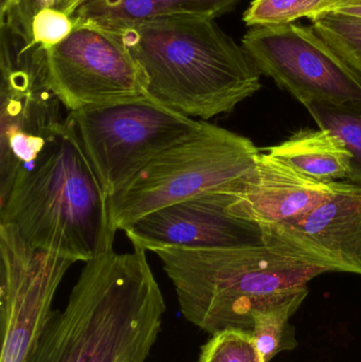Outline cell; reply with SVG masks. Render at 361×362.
Segmentation results:
<instances>
[{
    "label": "cell",
    "instance_id": "6da1fadb",
    "mask_svg": "<svg viewBox=\"0 0 361 362\" xmlns=\"http://www.w3.org/2000/svg\"><path fill=\"white\" fill-rule=\"evenodd\" d=\"M146 252L112 249L86 262L25 362H146L167 310Z\"/></svg>",
    "mask_w": 361,
    "mask_h": 362
},
{
    "label": "cell",
    "instance_id": "7a4b0ae2",
    "mask_svg": "<svg viewBox=\"0 0 361 362\" xmlns=\"http://www.w3.org/2000/svg\"><path fill=\"white\" fill-rule=\"evenodd\" d=\"M112 34L143 70L148 97L189 118L230 114L260 90V71L215 19L170 17Z\"/></svg>",
    "mask_w": 361,
    "mask_h": 362
},
{
    "label": "cell",
    "instance_id": "3957f363",
    "mask_svg": "<svg viewBox=\"0 0 361 362\" xmlns=\"http://www.w3.org/2000/svg\"><path fill=\"white\" fill-rule=\"evenodd\" d=\"M0 225L33 248L86 262L112 250L110 195L68 115L31 169L0 204Z\"/></svg>",
    "mask_w": 361,
    "mask_h": 362
},
{
    "label": "cell",
    "instance_id": "277c9868",
    "mask_svg": "<svg viewBox=\"0 0 361 362\" xmlns=\"http://www.w3.org/2000/svg\"><path fill=\"white\" fill-rule=\"evenodd\" d=\"M175 288L182 317L206 333L252 331L254 310L301 289L326 272L266 247L159 248L154 251Z\"/></svg>",
    "mask_w": 361,
    "mask_h": 362
},
{
    "label": "cell",
    "instance_id": "5b68a950",
    "mask_svg": "<svg viewBox=\"0 0 361 362\" xmlns=\"http://www.w3.org/2000/svg\"><path fill=\"white\" fill-rule=\"evenodd\" d=\"M260 154L248 138L203 121L110 196L112 225L123 231L158 209L230 187L256 168Z\"/></svg>",
    "mask_w": 361,
    "mask_h": 362
},
{
    "label": "cell",
    "instance_id": "8992f818",
    "mask_svg": "<svg viewBox=\"0 0 361 362\" xmlns=\"http://www.w3.org/2000/svg\"><path fill=\"white\" fill-rule=\"evenodd\" d=\"M0 204L33 167L65 119L51 88L42 46L0 25Z\"/></svg>",
    "mask_w": 361,
    "mask_h": 362
},
{
    "label": "cell",
    "instance_id": "52a82bcc",
    "mask_svg": "<svg viewBox=\"0 0 361 362\" xmlns=\"http://www.w3.org/2000/svg\"><path fill=\"white\" fill-rule=\"evenodd\" d=\"M69 116L110 196L203 123L148 97L86 108Z\"/></svg>",
    "mask_w": 361,
    "mask_h": 362
},
{
    "label": "cell",
    "instance_id": "ba28073f",
    "mask_svg": "<svg viewBox=\"0 0 361 362\" xmlns=\"http://www.w3.org/2000/svg\"><path fill=\"white\" fill-rule=\"evenodd\" d=\"M44 51L49 84L69 112L148 97L143 70L114 34L74 25Z\"/></svg>",
    "mask_w": 361,
    "mask_h": 362
},
{
    "label": "cell",
    "instance_id": "9c48e42d",
    "mask_svg": "<svg viewBox=\"0 0 361 362\" xmlns=\"http://www.w3.org/2000/svg\"><path fill=\"white\" fill-rule=\"evenodd\" d=\"M242 47L261 74L303 105L361 102V80L313 27L251 28Z\"/></svg>",
    "mask_w": 361,
    "mask_h": 362
},
{
    "label": "cell",
    "instance_id": "30bf717a",
    "mask_svg": "<svg viewBox=\"0 0 361 362\" xmlns=\"http://www.w3.org/2000/svg\"><path fill=\"white\" fill-rule=\"evenodd\" d=\"M0 362H25L50 322L53 300L74 262L33 248L0 225Z\"/></svg>",
    "mask_w": 361,
    "mask_h": 362
},
{
    "label": "cell",
    "instance_id": "8fae6325",
    "mask_svg": "<svg viewBox=\"0 0 361 362\" xmlns=\"http://www.w3.org/2000/svg\"><path fill=\"white\" fill-rule=\"evenodd\" d=\"M232 185L158 209L123 231L134 247L152 252L159 248L266 247L262 228L233 212Z\"/></svg>",
    "mask_w": 361,
    "mask_h": 362
},
{
    "label": "cell",
    "instance_id": "7c38bea8",
    "mask_svg": "<svg viewBox=\"0 0 361 362\" xmlns=\"http://www.w3.org/2000/svg\"><path fill=\"white\" fill-rule=\"evenodd\" d=\"M262 228L271 252L329 272L361 276V187L348 181L336 195L298 218Z\"/></svg>",
    "mask_w": 361,
    "mask_h": 362
},
{
    "label": "cell",
    "instance_id": "4fadbf2b",
    "mask_svg": "<svg viewBox=\"0 0 361 362\" xmlns=\"http://www.w3.org/2000/svg\"><path fill=\"white\" fill-rule=\"evenodd\" d=\"M348 181L322 182L269 154L259 156L256 168L231 187L233 212L260 227L302 216L347 187Z\"/></svg>",
    "mask_w": 361,
    "mask_h": 362
},
{
    "label": "cell",
    "instance_id": "5bb4252c",
    "mask_svg": "<svg viewBox=\"0 0 361 362\" xmlns=\"http://www.w3.org/2000/svg\"><path fill=\"white\" fill-rule=\"evenodd\" d=\"M239 0H84L70 17L74 25H89L110 33L150 21L178 16L218 18Z\"/></svg>",
    "mask_w": 361,
    "mask_h": 362
},
{
    "label": "cell",
    "instance_id": "9a60e30c",
    "mask_svg": "<svg viewBox=\"0 0 361 362\" xmlns=\"http://www.w3.org/2000/svg\"><path fill=\"white\" fill-rule=\"evenodd\" d=\"M267 154L322 182L347 180L352 156L338 137L326 129H301L271 146Z\"/></svg>",
    "mask_w": 361,
    "mask_h": 362
},
{
    "label": "cell",
    "instance_id": "2e32d148",
    "mask_svg": "<svg viewBox=\"0 0 361 362\" xmlns=\"http://www.w3.org/2000/svg\"><path fill=\"white\" fill-rule=\"evenodd\" d=\"M307 295L309 288L301 289L277 298L254 310L251 332L263 361L271 362L279 353L296 348L298 344L290 320Z\"/></svg>",
    "mask_w": 361,
    "mask_h": 362
},
{
    "label": "cell",
    "instance_id": "e0dca14e",
    "mask_svg": "<svg viewBox=\"0 0 361 362\" xmlns=\"http://www.w3.org/2000/svg\"><path fill=\"white\" fill-rule=\"evenodd\" d=\"M319 129L334 134L351 153L347 181L361 187V102L305 106Z\"/></svg>",
    "mask_w": 361,
    "mask_h": 362
},
{
    "label": "cell",
    "instance_id": "ac0fdd59",
    "mask_svg": "<svg viewBox=\"0 0 361 362\" xmlns=\"http://www.w3.org/2000/svg\"><path fill=\"white\" fill-rule=\"evenodd\" d=\"M338 0H254L244 13L249 27H277L301 18L311 21L331 12Z\"/></svg>",
    "mask_w": 361,
    "mask_h": 362
},
{
    "label": "cell",
    "instance_id": "d6986e66",
    "mask_svg": "<svg viewBox=\"0 0 361 362\" xmlns=\"http://www.w3.org/2000/svg\"><path fill=\"white\" fill-rule=\"evenodd\" d=\"M312 27L361 80V18L329 12Z\"/></svg>",
    "mask_w": 361,
    "mask_h": 362
},
{
    "label": "cell",
    "instance_id": "ffe728a7",
    "mask_svg": "<svg viewBox=\"0 0 361 362\" xmlns=\"http://www.w3.org/2000/svg\"><path fill=\"white\" fill-rule=\"evenodd\" d=\"M199 362H264L251 331L227 329L212 335Z\"/></svg>",
    "mask_w": 361,
    "mask_h": 362
},
{
    "label": "cell",
    "instance_id": "44dd1931",
    "mask_svg": "<svg viewBox=\"0 0 361 362\" xmlns=\"http://www.w3.org/2000/svg\"><path fill=\"white\" fill-rule=\"evenodd\" d=\"M73 29L74 23L69 15L59 8H45L34 17L32 40L33 44L48 48L63 42Z\"/></svg>",
    "mask_w": 361,
    "mask_h": 362
},
{
    "label": "cell",
    "instance_id": "7402d4cb",
    "mask_svg": "<svg viewBox=\"0 0 361 362\" xmlns=\"http://www.w3.org/2000/svg\"><path fill=\"white\" fill-rule=\"evenodd\" d=\"M64 4L65 0H17L16 6L0 19V25H6L25 42L33 44L32 23L34 17L45 8H59L61 11Z\"/></svg>",
    "mask_w": 361,
    "mask_h": 362
},
{
    "label": "cell",
    "instance_id": "603a6c76",
    "mask_svg": "<svg viewBox=\"0 0 361 362\" xmlns=\"http://www.w3.org/2000/svg\"><path fill=\"white\" fill-rule=\"evenodd\" d=\"M331 12L361 18V0H338Z\"/></svg>",
    "mask_w": 361,
    "mask_h": 362
},
{
    "label": "cell",
    "instance_id": "cb8c5ba5",
    "mask_svg": "<svg viewBox=\"0 0 361 362\" xmlns=\"http://www.w3.org/2000/svg\"><path fill=\"white\" fill-rule=\"evenodd\" d=\"M16 4L17 0H0V19L8 15Z\"/></svg>",
    "mask_w": 361,
    "mask_h": 362
},
{
    "label": "cell",
    "instance_id": "d4e9b609",
    "mask_svg": "<svg viewBox=\"0 0 361 362\" xmlns=\"http://www.w3.org/2000/svg\"><path fill=\"white\" fill-rule=\"evenodd\" d=\"M83 1L84 0H65V4H64L63 10L61 11L70 16L73 13V11L76 10V6Z\"/></svg>",
    "mask_w": 361,
    "mask_h": 362
}]
</instances>
